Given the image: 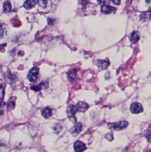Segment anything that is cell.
Here are the masks:
<instances>
[{
    "label": "cell",
    "mask_w": 151,
    "mask_h": 152,
    "mask_svg": "<svg viewBox=\"0 0 151 152\" xmlns=\"http://www.w3.org/2000/svg\"><path fill=\"white\" fill-rule=\"evenodd\" d=\"M40 69L37 67H34L28 72L27 79L30 82L35 83L38 81L39 79Z\"/></svg>",
    "instance_id": "6da1fadb"
},
{
    "label": "cell",
    "mask_w": 151,
    "mask_h": 152,
    "mask_svg": "<svg viewBox=\"0 0 151 152\" xmlns=\"http://www.w3.org/2000/svg\"><path fill=\"white\" fill-rule=\"evenodd\" d=\"M128 125V122L125 121H120L115 123H108V126L111 130H121L126 128Z\"/></svg>",
    "instance_id": "7a4b0ae2"
},
{
    "label": "cell",
    "mask_w": 151,
    "mask_h": 152,
    "mask_svg": "<svg viewBox=\"0 0 151 152\" xmlns=\"http://www.w3.org/2000/svg\"><path fill=\"white\" fill-rule=\"evenodd\" d=\"M77 112L76 105H68V107L67 110V116L70 119V121H71L73 123H76V119L75 117V115L76 112Z\"/></svg>",
    "instance_id": "3957f363"
},
{
    "label": "cell",
    "mask_w": 151,
    "mask_h": 152,
    "mask_svg": "<svg viewBox=\"0 0 151 152\" xmlns=\"http://www.w3.org/2000/svg\"><path fill=\"white\" fill-rule=\"evenodd\" d=\"M130 111L133 114H138L143 112V110L142 106L140 103L135 102L132 103L131 105Z\"/></svg>",
    "instance_id": "277c9868"
},
{
    "label": "cell",
    "mask_w": 151,
    "mask_h": 152,
    "mask_svg": "<svg viewBox=\"0 0 151 152\" xmlns=\"http://www.w3.org/2000/svg\"><path fill=\"white\" fill-rule=\"evenodd\" d=\"M5 78L7 82L10 84H14L17 81L16 76L9 71H7L5 73Z\"/></svg>",
    "instance_id": "5b68a950"
},
{
    "label": "cell",
    "mask_w": 151,
    "mask_h": 152,
    "mask_svg": "<svg viewBox=\"0 0 151 152\" xmlns=\"http://www.w3.org/2000/svg\"><path fill=\"white\" fill-rule=\"evenodd\" d=\"M74 147L76 152H82L87 149L85 144L79 140L75 142Z\"/></svg>",
    "instance_id": "8992f818"
},
{
    "label": "cell",
    "mask_w": 151,
    "mask_h": 152,
    "mask_svg": "<svg viewBox=\"0 0 151 152\" xmlns=\"http://www.w3.org/2000/svg\"><path fill=\"white\" fill-rule=\"evenodd\" d=\"M116 9L115 8L108 6V5H103L102 6L101 12L102 13L106 14H111L112 13H115Z\"/></svg>",
    "instance_id": "52a82bcc"
},
{
    "label": "cell",
    "mask_w": 151,
    "mask_h": 152,
    "mask_svg": "<svg viewBox=\"0 0 151 152\" xmlns=\"http://www.w3.org/2000/svg\"><path fill=\"white\" fill-rule=\"evenodd\" d=\"M77 112H84L87 110L89 108V105L87 103L83 101H80L76 105Z\"/></svg>",
    "instance_id": "ba28073f"
},
{
    "label": "cell",
    "mask_w": 151,
    "mask_h": 152,
    "mask_svg": "<svg viewBox=\"0 0 151 152\" xmlns=\"http://www.w3.org/2000/svg\"><path fill=\"white\" fill-rule=\"evenodd\" d=\"M16 100V97L15 96H12L9 99L7 103L6 104V105H7V108L8 110H12L15 109Z\"/></svg>",
    "instance_id": "9c48e42d"
},
{
    "label": "cell",
    "mask_w": 151,
    "mask_h": 152,
    "mask_svg": "<svg viewBox=\"0 0 151 152\" xmlns=\"http://www.w3.org/2000/svg\"><path fill=\"white\" fill-rule=\"evenodd\" d=\"M82 125L81 123H77L71 128L70 132L73 135H77L81 131Z\"/></svg>",
    "instance_id": "30bf717a"
},
{
    "label": "cell",
    "mask_w": 151,
    "mask_h": 152,
    "mask_svg": "<svg viewBox=\"0 0 151 152\" xmlns=\"http://www.w3.org/2000/svg\"><path fill=\"white\" fill-rule=\"evenodd\" d=\"M47 86H48V83H47V82H42L37 85L31 86V89L35 92H38L43 89L47 88Z\"/></svg>",
    "instance_id": "8fae6325"
},
{
    "label": "cell",
    "mask_w": 151,
    "mask_h": 152,
    "mask_svg": "<svg viewBox=\"0 0 151 152\" xmlns=\"http://www.w3.org/2000/svg\"><path fill=\"white\" fill-rule=\"evenodd\" d=\"M41 115L45 118H48L52 115V110L49 107H46L41 110Z\"/></svg>",
    "instance_id": "7c38bea8"
},
{
    "label": "cell",
    "mask_w": 151,
    "mask_h": 152,
    "mask_svg": "<svg viewBox=\"0 0 151 152\" xmlns=\"http://www.w3.org/2000/svg\"><path fill=\"white\" fill-rule=\"evenodd\" d=\"M129 39L131 43L135 44L139 41L140 37L137 32L133 31L129 35Z\"/></svg>",
    "instance_id": "4fadbf2b"
},
{
    "label": "cell",
    "mask_w": 151,
    "mask_h": 152,
    "mask_svg": "<svg viewBox=\"0 0 151 152\" xmlns=\"http://www.w3.org/2000/svg\"><path fill=\"white\" fill-rule=\"evenodd\" d=\"M36 5V0H27L24 3V7L26 10H31L34 8Z\"/></svg>",
    "instance_id": "5bb4252c"
},
{
    "label": "cell",
    "mask_w": 151,
    "mask_h": 152,
    "mask_svg": "<svg viewBox=\"0 0 151 152\" xmlns=\"http://www.w3.org/2000/svg\"><path fill=\"white\" fill-rule=\"evenodd\" d=\"M97 65L101 69H106L109 66L110 63L106 60H98L97 62Z\"/></svg>",
    "instance_id": "9a60e30c"
},
{
    "label": "cell",
    "mask_w": 151,
    "mask_h": 152,
    "mask_svg": "<svg viewBox=\"0 0 151 152\" xmlns=\"http://www.w3.org/2000/svg\"><path fill=\"white\" fill-rule=\"evenodd\" d=\"M38 5L43 9H47L50 6V0H37Z\"/></svg>",
    "instance_id": "2e32d148"
},
{
    "label": "cell",
    "mask_w": 151,
    "mask_h": 152,
    "mask_svg": "<svg viewBox=\"0 0 151 152\" xmlns=\"http://www.w3.org/2000/svg\"><path fill=\"white\" fill-rule=\"evenodd\" d=\"M12 7L11 3L10 1H7L3 4V9L4 12H10L12 11Z\"/></svg>",
    "instance_id": "e0dca14e"
},
{
    "label": "cell",
    "mask_w": 151,
    "mask_h": 152,
    "mask_svg": "<svg viewBox=\"0 0 151 152\" xmlns=\"http://www.w3.org/2000/svg\"><path fill=\"white\" fill-rule=\"evenodd\" d=\"M77 75V70L76 69H71L67 73V78L70 80H73Z\"/></svg>",
    "instance_id": "ac0fdd59"
},
{
    "label": "cell",
    "mask_w": 151,
    "mask_h": 152,
    "mask_svg": "<svg viewBox=\"0 0 151 152\" xmlns=\"http://www.w3.org/2000/svg\"><path fill=\"white\" fill-rule=\"evenodd\" d=\"M150 16H151V12H150V10H149L148 11L142 13L140 15V18L141 20L146 21L150 19Z\"/></svg>",
    "instance_id": "d6986e66"
},
{
    "label": "cell",
    "mask_w": 151,
    "mask_h": 152,
    "mask_svg": "<svg viewBox=\"0 0 151 152\" xmlns=\"http://www.w3.org/2000/svg\"><path fill=\"white\" fill-rule=\"evenodd\" d=\"M5 84H0V101H3L5 96Z\"/></svg>",
    "instance_id": "ffe728a7"
},
{
    "label": "cell",
    "mask_w": 151,
    "mask_h": 152,
    "mask_svg": "<svg viewBox=\"0 0 151 152\" xmlns=\"http://www.w3.org/2000/svg\"><path fill=\"white\" fill-rule=\"evenodd\" d=\"M5 106V103L3 101H0V115H2L4 114Z\"/></svg>",
    "instance_id": "44dd1931"
},
{
    "label": "cell",
    "mask_w": 151,
    "mask_h": 152,
    "mask_svg": "<svg viewBox=\"0 0 151 152\" xmlns=\"http://www.w3.org/2000/svg\"><path fill=\"white\" fill-rule=\"evenodd\" d=\"M62 130V126L60 124H56L54 126V130L56 133H59Z\"/></svg>",
    "instance_id": "7402d4cb"
},
{
    "label": "cell",
    "mask_w": 151,
    "mask_h": 152,
    "mask_svg": "<svg viewBox=\"0 0 151 152\" xmlns=\"http://www.w3.org/2000/svg\"><path fill=\"white\" fill-rule=\"evenodd\" d=\"M4 29L3 26L0 22V39H2L4 37Z\"/></svg>",
    "instance_id": "603a6c76"
},
{
    "label": "cell",
    "mask_w": 151,
    "mask_h": 152,
    "mask_svg": "<svg viewBox=\"0 0 151 152\" xmlns=\"http://www.w3.org/2000/svg\"><path fill=\"white\" fill-rule=\"evenodd\" d=\"M105 137L109 141H112L113 139V134L112 132H111L110 133L106 134L105 135Z\"/></svg>",
    "instance_id": "cb8c5ba5"
},
{
    "label": "cell",
    "mask_w": 151,
    "mask_h": 152,
    "mask_svg": "<svg viewBox=\"0 0 151 152\" xmlns=\"http://www.w3.org/2000/svg\"><path fill=\"white\" fill-rule=\"evenodd\" d=\"M47 22H48V24L49 25H53L55 24V20L52 18L49 17L47 19Z\"/></svg>",
    "instance_id": "d4e9b609"
},
{
    "label": "cell",
    "mask_w": 151,
    "mask_h": 152,
    "mask_svg": "<svg viewBox=\"0 0 151 152\" xmlns=\"http://www.w3.org/2000/svg\"><path fill=\"white\" fill-rule=\"evenodd\" d=\"M80 3L82 5V6H85L88 3V0H79Z\"/></svg>",
    "instance_id": "484cf974"
},
{
    "label": "cell",
    "mask_w": 151,
    "mask_h": 152,
    "mask_svg": "<svg viewBox=\"0 0 151 152\" xmlns=\"http://www.w3.org/2000/svg\"><path fill=\"white\" fill-rule=\"evenodd\" d=\"M113 3L116 5H119L121 3V0H111Z\"/></svg>",
    "instance_id": "4316f807"
},
{
    "label": "cell",
    "mask_w": 151,
    "mask_h": 152,
    "mask_svg": "<svg viewBox=\"0 0 151 152\" xmlns=\"http://www.w3.org/2000/svg\"><path fill=\"white\" fill-rule=\"evenodd\" d=\"M109 0H97V2L99 4H105Z\"/></svg>",
    "instance_id": "83f0119b"
}]
</instances>
